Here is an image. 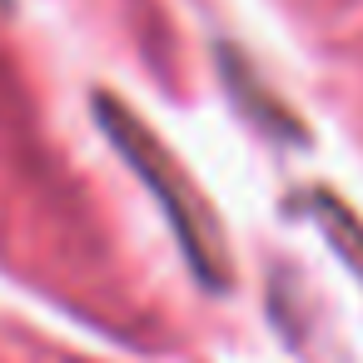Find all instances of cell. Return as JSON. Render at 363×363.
Masks as SVG:
<instances>
[{"label":"cell","mask_w":363,"mask_h":363,"mask_svg":"<svg viewBox=\"0 0 363 363\" xmlns=\"http://www.w3.org/2000/svg\"><path fill=\"white\" fill-rule=\"evenodd\" d=\"M95 115H100L105 135L115 140V150L130 160V169H135V174L150 184V194L164 204V219H169V229L179 234V249H184V259H189V269L199 274V284L214 289V294H224L229 279H234V269H229V244H224V229H219L209 199L189 184V174L174 164V155H169L120 100L100 95V100H95Z\"/></svg>","instance_id":"obj_1"},{"label":"cell","mask_w":363,"mask_h":363,"mask_svg":"<svg viewBox=\"0 0 363 363\" xmlns=\"http://www.w3.org/2000/svg\"><path fill=\"white\" fill-rule=\"evenodd\" d=\"M308 209H313L318 229L328 234V244L338 249V259H343V264L358 274V284H363V219H358L348 204H338L333 194H313Z\"/></svg>","instance_id":"obj_2"}]
</instances>
